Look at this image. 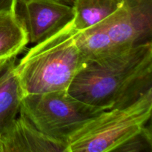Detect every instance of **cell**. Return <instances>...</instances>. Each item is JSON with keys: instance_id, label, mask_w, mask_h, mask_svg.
I'll list each match as a JSON object with an SVG mask.
<instances>
[{"instance_id": "15", "label": "cell", "mask_w": 152, "mask_h": 152, "mask_svg": "<svg viewBox=\"0 0 152 152\" xmlns=\"http://www.w3.org/2000/svg\"><path fill=\"white\" fill-rule=\"evenodd\" d=\"M2 61H6V60H0V62H2Z\"/></svg>"}, {"instance_id": "11", "label": "cell", "mask_w": 152, "mask_h": 152, "mask_svg": "<svg viewBox=\"0 0 152 152\" xmlns=\"http://www.w3.org/2000/svg\"><path fill=\"white\" fill-rule=\"evenodd\" d=\"M28 44L27 34L16 13L0 12V60L16 59Z\"/></svg>"}, {"instance_id": "5", "label": "cell", "mask_w": 152, "mask_h": 152, "mask_svg": "<svg viewBox=\"0 0 152 152\" xmlns=\"http://www.w3.org/2000/svg\"><path fill=\"white\" fill-rule=\"evenodd\" d=\"M102 23L113 42L123 50L151 42L152 0H125Z\"/></svg>"}, {"instance_id": "13", "label": "cell", "mask_w": 152, "mask_h": 152, "mask_svg": "<svg viewBox=\"0 0 152 152\" xmlns=\"http://www.w3.org/2000/svg\"><path fill=\"white\" fill-rule=\"evenodd\" d=\"M18 0H0V12L16 13Z\"/></svg>"}, {"instance_id": "6", "label": "cell", "mask_w": 152, "mask_h": 152, "mask_svg": "<svg viewBox=\"0 0 152 152\" xmlns=\"http://www.w3.org/2000/svg\"><path fill=\"white\" fill-rule=\"evenodd\" d=\"M16 13L32 44L52 37L74 19L72 6L55 0H18Z\"/></svg>"}, {"instance_id": "3", "label": "cell", "mask_w": 152, "mask_h": 152, "mask_svg": "<svg viewBox=\"0 0 152 152\" xmlns=\"http://www.w3.org/2000/svg\"><path fill=\"white\" fill-rule=\"evenodd\" d=\"M151 112L152 88L132 105L104 110L86 122L70 137L67 152H116L146 126Z\"/></svg>"}, {"instance_id": "7", "label": "cell", "mask_w": 152, "mask_h": 152, "mask_svg": "<svg viewBox=\"0 0 152 152\" xmlns=\"http://www.w3.org/2000/svg\"><path fill=\"white\" fill-rule=\"evenodd\" d=\"M0 152H67V145L46 136L19 114L0 130Z\"/></svg>"}, {"instance_id": "8", "label": "cell", "mask_w": 152, "mask_h": 152, "mask_svg": "<svg viewBox=\"0 0 152 152\" xmlns=\"http://www.w3.org/2000/svg\"><path fill=\"white\" fill-rule=\"evenodd\" d=\"M76 41L86 64L107 60L129 50L120 48L113 42L102 22L77 31Z\"/></svg>"}, {"instance_id": "9", "label": "cell", "mask_w": 152, "mask_h": 152, "mask_svg": "<svg viewBox=\"0 0 152 152\" xmlns=\"http://www.w3.org/2000/svg\"><path fill=\"white\" fill-rule=\"evenodd\" d=\"M15 66L16 59H13L0 68V130L19 115L25 95Z\"/></svg>"}, {"instance_id": "4", "label": "cell", "mask_w": 152, "mask_h": 152, "mask_svg": "<svg viewBox=\"0 0 152 152\" xmlns=\"http://www.w3.org/2000/svg\"><path fill=\"white\" fill-rule=\"evenodd\" d=\"M104 109L73 96L68 91L24 95L19 114L53 140L68 143L70 137Z\"/></svg>"}, {"instance_id": "10", "label": "cell", "mask_w": 152, "mask_h": 152, "mask_svg": "<svg viewBox=\"0 0 152 152\" xmlns=\"http://www.w3.org/2000/svg\"><path fill=\"white\" fill-rule=\"evenodd\" d=\"M125 0H74L73 25L82 31L98 25L114 14Z\"/></svg>"}, {"instance_id": "14", "label": "cell", "mask_w": 152, "mask_h": 152, "mask_svg": "<svg viewBox=\"0 0 152 152\" xmlns=\"http://www.w3.org/2000/svg\"><path fill=\"white\" fill-rule=\"evenodd\" d=\"M55 1H59V2H62V3H65V4H69V5L72 6L74 0H55Z\"/></svg>"}, {"instance_id": "12", "label": "cell", "mask_w": 152, "mask_h": 152, "mask_svg": "<svg viewBox=\"0 0 152 152\" xmlns=\"http://www.w3.org/2000/svg\"><path fill=\"white\" fill-rule=\"evenodd\" d=\"M116 152H152L151 129L147 126H144Z\"/></svg>"}, {"instance_id": "2", "label": "cell", "mask_w": 152, "mask_h": 152, "mask_svg": "<svg viewBox=\"0 0 152 152\" xmlns=\"http://www.w3.org/2000/svg\"><path fill=\"white\" fill-rule=\"evenodd\" d=\"M76 34L72 21L56 34L35 44L16 64L25 94L68 90L86 65Z\"/></svg>"}, {"instance_id": "1", "label": "cell", "mask_w": 152, "mask_h": 152, "mask_svg": "<svg viewBox=\"0 0 152 152\" xmlns=\"http://www.w3.org/2000/svg\"><path fill=\"white\" fill-rule=\"evenodd\" d=\"M152 88V43L100 62L86 63L68 91L77 99L104 110L123 108Z\"/></svg>"}]
</instances>
